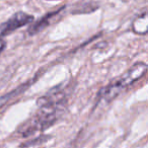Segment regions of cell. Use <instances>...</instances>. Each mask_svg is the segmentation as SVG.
I'll return each instance as SVG.
<instances>
[{
	"label": "cell",
	"instance_id": "5",
	"mask_svg": "<svg viewBox=\"0 0 148 148\" xmlns=\"http://www.w3.org/2000/svg\"><path fill=\"white\" fill-rule=\"evenodd\" d=\"M132 29L135 34L138 35H146L147 34V13L144 11L133 21Z\"/></svg>",
	"mask_w": 148,
	"mask_h": 148
},
{
	"label": "cell",
	"instance_id": "4",
	"mask_svg": "<svg viewBox=\"0 0 148 148\" xmlns=\"http://www.w3.org/2000/svg\"><path fill=\"white\" fill-rule=\"evenodd\" d=\"M63 9H64V7H61V8L58 9V10L48 13V14H46L44 17H42V18H40L38 21H36L34 25H32L31 27H29V31H27L29 35V36H35V35H37V34H39L40 32L43 31V29H45L48 25H51L52 19L55 18L58 14H60V12H61Z\"/></svg>",
	"mask_w": 148,
	"mask_h": 148
},
{
	"label": "cell",
	"instance_id": "2",
	"mask_svg": "<svg viewBox=\"0 0 148 148\" xmlns=\"http://www.w3.org/2000/svg\"><path fill=\"white\" fill-rule=\"evenodd\" d=\"M147 71V64L144 62L135 63L131 68L127 70L124 74L117 79H114L107 86L103 87L99 91V95L101 99L106 101H112L120 93L123 92L128 86L139 80Z\"/></svg>",
	"mask_w": 148,
	"mask_h": 148
},
{
	"label": "cell",
	"instance_id": "6",
	"mask_svg": "<svg viewBox=\"0 0 148 148\" xmlns=\"http://www.w3.org/2000/svg\"><path fill=\"white\" fill-rule=\"evenodd\" d=\"M29 83H31V82L23 83V85H21V86L17 87V88H15V89H13V90L9 91L8 93L2 95V97H0V109H1L2 107H4V106L6 105L7 103H9V101H10L12 99H14L15 97H17L18 95L23 93V91H25V89H27V87L31 85Z\"/></svg>",
	"mask_w": 148,
	"mask_h": 148
},
{
	"label": "cell",
	"instance_id": "7",
	"mask_svg": "<svg viewBox=\"0 0 148 148\" xmlns=\"http://www.w3.org/2000/svg\"><path fill=\"white\" fill-rule=\"evenodd\" d=\"M5 46H6L5 41H4V40H2V39H0V55H1V53H2L3 51H4Z\"/></svg>",
	"mask_w": 148,
	"mask_h": 148
},
{
	"label": "cell",
	"instance_id": "1",
	"mask_svg": "<svg viewBox=\"0 0 148 148\" xmlns=\"http://www.w3.org/2000/svg\"><path fill=\"white\" fill-rule=\"evenodd\" d=\"M38 108L39 110L37 113L18 128L17 134L19 136L29 137L38 132L45 131L59 120L66 109V107L63 106L54 105H44Z\"/></svg>",
	"mask_w": 148,
	"mask_h": 148
},
{
	"label": "cell",
	"instance_id": "3",
	"mask_svg": "<svg viewBox=\"0 0 148 148\" xmlns=\"http://www.w3.org/2000/svg\"><path fill=\"white\" fill-rule=\"evenodd\" d=\"M34 16L23 11H17L6 21L0 23V39L34 21Z\"/></svg>",
	"mask_w": 148,
	"mask_h": 148
}]
</instances>
